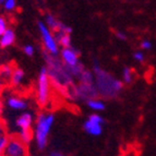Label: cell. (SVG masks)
I'll return each instance as SVG.
<instances>
[{"label":"cell","instance_id":"cell-6","mask_svg":"<svg viewBox=\"0 0 156 156\" xmlns=\"http://www.w3.org/2000/svg\"><path fill=\"white\" fill-rule=\"evenodd\" d=\"M3 156H29L27 145L19 136V134L8 136V142Z\"/></svg>","mask_w":156,"mask_h":156},{"label":"cell","instance_id":"cell-10","mask_svg":"<svg viewBox=\"0 0 156 156\" xmlns=\"http://www.w3.org/2000/svg\"><path fill=\"white\" fill-rule=\"evenodd\" d=\"M33 125V115L31 112H23L16 118V126L20 129H31Z\"/></svg>","mask_w":156,"mask_h":156},{"label":"cell","instance_id":"cell-28","mask_svg":"<svg viewBox=\"0 0 156 156\" xmlns=\"http://www.w3.org/2000/svg\"><path fill=\"white\" fill-rule=\"evenodd\" d=\"M5 135V123L0 120V138H2Z\"/></svg>","mask_w":156,"mask_h":156},{"label":"cell","instance_id":"cell-1","mask_svg":"<svg viewBox=\"0 0 156 156\" xmlns=\"http://www.w3.org/2000/svg\"><path fill=\"white\" fill-rule=\"evenodd\" d=\"M44 57L51 85L55 86L65 96L69 98H76V86H73V78L68 72L67 67L62 62V60L57 56L49 55L47 52L44 54Z\"/></svg>","mask_w":156,"mask_h":156},{"label":"cell","instance_id":"cell-31","mask_svg":"<svg viewBox=\"0 0 156 156\" xmlns=\"http://www.w3.org/2000/svg\"><path fill=\"white\" fill-rule=\"evenodd\" d=\"M3 86H5V84L1 82V80H0V96L2 95V92H3Z\"/></svg>","mask_w":156,"mask_h":156},{"label":"cell","instance_id":"cell-11","mask_svg":"<svg viewBox=\"0 0 156 156\" xmlns=\"http://www.w3.org/2000/svg\"><path fill=\"white\" fill-rule=\"evenodd\" d=\"M5 103H7V106L13 110H24L27 107L26 101L16 96H10L9 98H7Z\"/></svg>","mask_w":156,"mask_h":156},{"label":"cell","instance_id":"cell-21","mask_svg":"<svg viewBox=\"0 0 156 156\" xmlns=\"http://www.w3.org/2000/svg\"><path fill=\"white\" fill-rule=\"evenodd\" d=\"M72 32V29H71L69 25H66L65 23L60 22L59 26H58V30L55 32V33H65V34H71Z\"/></svg>","mask_w":156,"mask_h":156},{"label":"cell","instance_id":"cell-32","mask_svg":"<svg viewBox=\"0 0 156 156\" xmlns=\"http://www.w3.org/2000/svg\"><path fill=\"white\" fill-rule=\"evenodd\" d=\"M2 112H3V103L2 101H0V116L2 115Z\"/></svg>","mask_w":156,"mask_h":156},{"label":"cell","instance_id":"cell-3","mask_svg":"<svg viewBox=\"0 0 156 156\" xmlns=\"http://www.w3.org/2000/svg\"><path fill=\"white\" fill-rule=\"evenodd\" d=\"M55 120V116L50 112V114H41L37 116L36 123H35V141L38 146L39 150H44L47 145V141H48V134L51 129V126Z\"/></svg>","mask_w":156,"mask_h":156},{"label":"cell","instance_id":"cell-16","mask_svg":"<svg viewBox=\"0 0 156 156\" xmlns=\"http://www.w3.org/2000/svg\"><path fill=\"white\" fill-rule=\"evenodd\" d=\"M86 105L89 108H91L92 110L94 112H101V110L105 109V104L104 101H101L98 98H93V99H90V101H86Z\"/></svg>","mask_w":156,"mask_h":156},{"label":"cell","instance_id":"cell-17","mask_svg":"<svg viewBox=\"0 0 156 156\" xmlns=\"http://www.w3.org/2000/svg\"><path fill=\"white\" fill-rule=\"evenodd\" d=\"M45 24L49 27L50 31L56 32L58 30V26H59V24H60V21L56 18L55 16H52V14L48 13V14L46 16V18H45Z\"/></svg>","mask_w":156,"mask_h":156},{"label":"cell","instance_id":"cell-14","mask_svg":"<svg viewBox=\"0 0 156 156\" xmlns=\"http://www.w3.org/2000/svg\"><path fill=\"white\" fill-rule=\"evenodd\" d=\"M13 69L14 68H12L10 65H3L0 67V80L3 84L7 83V82H10Z\"/></svg>","mask_w":156,"mask_h":156},{"label":"cell","instance_id":"cell-19","mask_svg":"<svg viewBox=\"0 0 156 156\" xmlns=\"http://www.w3.org/2000/svg\"><path fill=\"white\" fill-rule=\"evenodd\" d=\"M19 136H20L26 144H29L32 141V139H33L34 132L32 131V128L31 129H22V130H20Z\"/></svg>","mask_w":156,"mask_h":156},{"label":"cell","instance_id":"cell-15","mask_svg":"<svg viewBox=\"0 0 156 156\" xmlns=\"http://www.w3.org/2000/svg\"><path fill=\"white\" fill-rule=\"evenodd\" d=\"M55 37H56V39H57L58 45H60L62 48L71 47V34L56 33Z\"/></svg>","mask_w":156,"mask_h":156},{"label":"cell","instance_id":"cell-25","mask_svg":"<svg viewBox=\"0 0 156 156\" xmlns=\"http://www.w3.org/2000/svg\"><path fill=\"white\" fill-rule=\"evenodd\" d=\"M23 52L26 56L32 57V56L34 55V52H35V49H34V47L32 46V45H25V46L23 47Z\"/></svg>","mask_w":156,"mask_h":156},{"label":"cell","instance_id":"cell-12","mask_svg":"<svg viewBox=\"0 0 156 156\" xmlns=\"http://www.w3.org/2000/svg\"><path fill=\"white\" fill-rule=\"evenodd\" d=\"M16 42V33L11 29H8L0 37V48H7Z\"/></svg>","mask_w":156,"mask_h":156},{"label":"cell","instance_id":"cell-23","mask_svg":"<svg viewBox=\"0 0 156 156\" xmlns=\"http://www.w3.org/2000/svg\"><path fill=\"white\" fill-rule=\"evenodd\" d=\"M7 142H8V136H7V135H5V136H2V138H0V156H3V154H5Z\"/></svg>","mask_w":156,"mask_h":156},{"label":"cell","instance_id":"cell-2","mask_svg":"<svg viewBox=\"0 0 156 156\" xmlns=\"http://www.w3.org/2000/svg\"><path fill=\"white\" fill-rule=\"evenodd\" d=\"M93 73L95 86L98 92V95L105 97V98H112L121 92L122 82L114 78L109 72L101 69L97 61H94Z\"/></svg>","mask_w":156,"mask_h":156},{"label":"cell","instance_id":"cell-13","mask_svg":"<svg viewBox=\"0 0 156 156\" xmlns=\"http://www.w3.org/2000/svg\"><path fill=\"white\" fill-rule=\"evenodd\" d=\"M24 74H25V73H24L23 69H21V68H14L12 72V76H11V80H10L11 84H12L13 86H19L23 82Z\"/></svg>","mask_w":156,"mask_h":156},{"label":"cell","instance_id":"cell-8","mask_svg":"<svg viewBox=\"0 0 156 156\" xmlns=\"http://www.w3.org/2000/svg\"><path fill=\"white\" fill-rule=\"evenodd\" d=\"M104 119L97 114H92L89 116L87 120L83 125V129L86 133H89L91 135H99L103 130V125Z\"/></svg>","mask_w":156,"mask_h":156},{"label":"cell","instance_id":"cell-5","mask_svg":"<svg viewBox=\"0 0 156 156\" xmlns=\"http://www.w3.org/2000/svg\"><path fill=\"white\" fill-rule=\"evenodd\" d=\"M38 31L39 34H41V38H42L44 48L46 50L45 52L52 56H58L59 45H58L55 35L52 34V32L49 30V27L45 24V22H38Z\"/></svg>","mask_w":156,"mask_h":156},{"label":"cell","instance_id":"cell-24","mask_svg":"<svg viewBox=\"0 0 156 156\" xmlns=\"http://www.w3.org/2000/svg\"><path fill=\"white\" fill-rule=\"evenodd\" d=\"M8 29L9 27H8V24H7V20L3 16H0V37H1V35Z\"/></svg>","mask_w":156,"mask_h":156},{"label":"cell","instance_id":"cell-33","mask_svg":"<svg viewBox=\"0 0 156 156\" xmlns=\"http://www.w3.org/2000/svg\"><path fill=\"white\" fill-rule=\"evenodd\" d=\"M5 1H7V0H0V3H3Z\"/></svg>","mask_w":156,"mask_h":156},{"label":"cell","instance_id":"cell-27","mask_svg":"<svg viewBox=\"0 0 156 156\" xmlns=\"http://www.w3.org/2000/svg\"><path fill=\"white\" fill-rule=\"evenodd\" d=\"M141 47H142L143 49H151L152 43L150 42V41H143V42L141 43Z\"/></svg>","mask_w":156,"mask_h":156},{"label":"cell","instance_id":"cell-22","mask_svg":"<svg viewBox=\"0 0 156 156\" xmlns=\"http://www.w3.org/2000/svg\"><path fill=\"white\" fill-rule=\"evenodd\" d=\"M2 5H3V8H5V10L13 11L16 7V0H7V1H5Z\"/></svg>","mask_w":156,"mask_h":156},{"label":"cell","instance_id":"cell-9","mask_svg":"<svg viewBox=\"0 0 156 156\" xmlns=\"http://www.w3.org/2000/svg\"><path fill=\"white\" fill-rule=\"evenodd\" d=\"M60 59L62 60V62L65 63L67 67H73L80 63L79 60V51L71 47H67V48H62L60 50Z\"/></svg>","mask_w":156,"mask_h":156},{"label":"cell","instance_id":"cell-30","mask_svg":"<svg viewBox=\"0 0 156 156\" xmlns=\"http://www.w3.org/2000/svg\"><path fill=\"white\" fill-rule=\"evenodd\" d=\"M48 156H65L61 152H58V151H52L49 153V155Z\"/></svg>","mask_w":156,"mask_h":156},{"label":"cell","instance_id":"cell-26","mask_svg":"<svg viewBox=\"0 0 156 156\" xmlns=\"http://www.w3.org/2000/svg\"><path fill=\"white\" fill-rule=\"evenodd\" d=\"M133 58H134L136 61L143 62L144 61V54L142 51H135L134 54H133Z\"/></svg>","mask_w":156,"mask_h":156},{"label":"cell","instance_id":"cell-18","mask_svg":"<svg viewBox=\"0 0 156 156\" xmlns=\"http://www.w3.org/2000/svg\"><path fill=\"white\" fill-rule=\"evenodd\" d=\"M66 67H67V66H66ZM67 70H68V72L70 73V76H72V78L79 79V76H80L81 74H82V72L85 70V68H84V66L80 62L79 65L73 66V67H67Z\"/></svg>","mask_w":156,"mask_h":156},{"label":"cell","instance_id":"cell-34","mask_svg":"<svg viewBox=\"0 0 156 156\" xmlns=\"http://www.w3.org/2000/svg\"><path fill=\"white\" fill-rule=\"evenodd\" d=\"M121 156H125V155H121Z\"/></svg>","mask_w":156,"mask_h":156},{"label":"cell","instance_id":"cell-7","mask_svg":"<svg viewBox=\"0 0 156 156\" xmlns=\"http://www.w3.org/2000/svg\"><path fill=\"white\" fill-rule=\"evenodd\" d=\"M97 92L95 83H79L76 86V98L87 101L90 99L97 98Z\"/></svg>","mask_w":156,"mask_h":156},{"label":"cell","instance_id":"cell-20","mask_svg":"<svg viewBox=\"0 0 156 156\" xmlns=\"http://www.w3.org/2000/svg\"><path fill=\"white\" fill-rule=\"evenodd\" d=\"M122 79L125 83H131V81H132V72H131L130 68L126 67L122 70Z\"/></svg>","mask_w":156,"mask_h":156},{"label":"cell","instance_id":"cell-29","mask_svg":"<svg viewBox=\"0 0 156 156\" xmlns=\"http://www.w3.org/2000/svg\"><path fill=\"white\" fill-rule=\"evenodd\" d=\"M116 36H117L119 39H121V41H127V36H126V34L123 33V32L117 31L116 32Z\"/></svg>","mask_w":156,"mask_h":156},{"label":"cell","instance_id":"cell-4","mask_svg":"<svg viewBox=\"0 0 156 156\" xmlns=\"http://www.w3.org/2000/svg\"><path fill=\"white\" fill-rule=\"evenodd\" d=\"M51 82L47 73L46 67H43L39 71L36 86V101L39 106L45 107L50 101L51 95Z\"/></svg>","mask_w":156,"mask_h":156}]
</instances>
